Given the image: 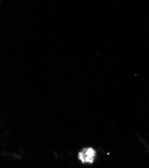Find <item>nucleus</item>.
Here are the masks:
<instances>
[{"instance_id":"f257e3e1","label":"nucleus","mask_w":149,"mask_h":168,"mask_svg":"<svg viewBox=\"0 0 149 168\" xmlns=\"http://www.w3.org/2000/svg\"><path fill=\"white\" fill-rule=\"evenodd\" d=\"M96 151L92 148H85L79 152L78 159L83 163H92L94 160Z\"/></svg>"}]
</instances>
